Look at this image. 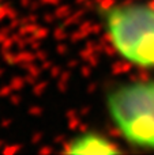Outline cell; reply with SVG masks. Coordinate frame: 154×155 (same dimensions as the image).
<instances>
[{
	"instance_id": "obj_1",
	"label": "cell",
	"mask_w": 154,
	"mask_h": 155,
	"mask_svg": "<svg viewBox=\"0 0 154 155\" xmlns=\"http://www.w3.org/2000/svg\"><path fill=\"white\" fill-rule=\"evenodd\" d=\"M106 12L112 44L122 57L142 70L154 67V2L135 4L123 0Z\"/></svg>"
},
{
	"instance_id": "obj_2",
	"label": "cell",
	"mask_w": 154,
	"mask_h": 155,
	"mask_svg": "<svg viewBox=\"0 0 154 155\" xmlns=\"http://www.w3.org/2000/svg\"><path fill=\"white\" fill-rule=\"evenodd\" d=\"M115 125L130 144L154 150V82L132 80L108 95Z\"/></svg>"
},
{
	"instance_id": "obj_3",
	"label": "cell",
	"mask_w": 154,
	"mask_h": 155,
	"mask_svg": "<svg viewBox=\"0 0 154 155\" xmlns=\"http://www.w3.org/2000/svg\"><path fill=\"white\" fill-rule=\"evenodd\" d=\"M63 150L60 151L62 154H83V155H95V154H120L122 150L117 147L115 143L105 137L100 136L93 132H87L86 135L74 139L71 142L63 143Z\"/></svg>"
},
{
	"instance_id": "obj_4",
	"label": "cell",
	"mask_w": 154,
	"mask_h": 155,
	"mask_svg": "<svg viewBox=\"0 0 154 155\" xmlns=\"http://www.w3.org/2000/svg\"><path fill=\"white\" fill-rule=\"evenodd\" d=\"M86 11L87 10H86V8H83V7L79 8V10H76V11H74L70 16H67L65 19H63V26L68 27V26H71V25L79 23V21L83 18V15L86 14Z\"/></svg>"
},
{
	"instance_id": "obj_5",
	"label": "cell",
	"mask_w": 154,
	"mask_h": 155,
	"mask_svg": "<svg viewBox=\"0 0 154 155\" xmlns=\"http://www.w3.org/2000/svg\"><path fill=\"white\" fill-rule=\"evenodd\" d=\"M132 63L128 61V60H120V61H116L113 65H112V72L116 75V74H123V72H127V71L131 70L132 67Z\"/></svg>"
},
{
	"instance_id": "obj_6",
	"label": "cell",
	"mask_w": 154,
	"mask_h": 155,
	"mask_svg": "<svg viewBox=\"0 0 154 155\" xmlns=\"http://www.w3.org/2000/svg\"><path fill=\"white\" fill-rule=\"evenodd\" d=\"M35 60V53L27 51H19L16 53V64H23V63H33Z\"/></svg>"
},
{
	"instance_id": "obj_7",
	"label": "cell",
	"mask_w": 154,
	"mask_h": 155,
	"mask_svg": "<svg viewBox=\"0 0 154 155\" xmlns=\"http://www.w3.org/2000/svg\"><path fill=\"white\" fill-rule=\"evenodd\" d=\"M53 12L57 19H65L67 16H70L72 14V8L68 4H59V5H56V10Z\"/></svg>"
},
{
	"instance_id": "obj_8",
	"label": "cell",
	"mask_w": 154,
	"mask_h": 155,
	"mask_svg": "<svg viewBox=\"0 0 154 155\" xmlns=\"http://www.w3.org/2000/svg\"><path fill=\"white\" fill-rule=\"evenodd\" d=\"M38 23L37 22H34V23H26V25H22L21 27L18 29V33L22 35V37H27V35H30V34H34L35 33V30L38 29Z\"/></svg>"
},
{
	"instance_id": "obj_9",
	"label": "cell",
	"mask_w": 154,
	"mask_h": 155,
	"mask_svg": "<svg viewBox=\"0 0 154 155\" xmlns=\"http://www.w3.org/2000/svg\"><path fill=\"white\" fill-rule=\"evenodd\" d=\"M21 67H22V70H25L27 74H30V75H33V76H35V78H38V75L41 74V67H37V65L34 64V61L33 63H23V64H21Z\"/></svg>"
},
{
	"instance_id": "obj_10",
	"label": "cell",
	"mask_w": 154,
	"mask_h": 155,
	"mask_svg": "<svg viewBox=\"0 0 154 155\" xmlns=\"http://www.w3.org/2000/svg\"><path fill=\"white\" fill-rule=\"evenodd\" d=\"M53 37L56 41H64L65 38H70V34L65 31V26H57L53 30Z\"/></svg>"
},
{
	"instance_id": "obj_11",
	"label": "cell",
	"mask_w": 154,
	"mask_h": 155,
	"mask_svg": "<svg viewBox=\"0 0 154 155\" xmlns=\"http://www.w3.org/2000/svg\"><path fill=\"white\" fill-rule=\"evenodd\" d=\"M10 84H11V87H12V90H14V91H21L22 88H23V86L26 84V82H25V78L14 76L12 79H11Z\"/></svg>"
},
{
	"instance_id": "obj_12",
	"label": "cell",
	"mask_w": 154,
	"mask_h": 155,
	"mask_svg": "<svg viewBox=\"0 0 154 155\" xmlns=\"http://www.w3.org/2000/svg\"><path fill=\"white\" fill-rule=\"evenodd\" d=\"M21 150H22L21 144H5L2 150V154L3 155H15Z\"/></svg>"
},
{
	"instance_id": "obj_13",
	"label": "cell",
	"mask_w": 154,
	"mask_h": 155,
	"mask_svg": "<svg viewBox=\"0 0 154 155\" xmlns=\"http://www.w3.org/2000/svg\"><path fill=\"white\" fill-rule=\"evenodd\" d=\"M2 59H3V61L8 65H15L16 64V53H12L11 51L2 52Z\"/></svg>"
},
{
	"instance_id": "obj_14",
	"label": "cell",
	"mask_w": 154,
	"mask_h": 155,
	"mask_svg": "<svg viewBox=\"0 0 154 155\" xmlns=\"http://www.w3.org/2000/svg\"><path fill=\"white\" fill-rule=\"evenodd\" d=\"M89 35L90 34H87L86 31H82V30L78 29L76 31H74L70 34V41L71 42H79V41H82V40H86Z\"/></svg>"
},
{
	"instance_id": "obj_15",
	"label": "cell",
	"mask_w": 154,
	"mask_h": 155,
	"mask_svg": "<svg viewBox=\"0 0 154 155\" xmlns=\"http://www.w3.org/2000/svg\"><path fill=\"white\" fill-rule=\"evenodd\" d=\"M46 87H48V82H46V80L35 83V84L33 86V94H34V95H41V94H44V91L46 90Z\"/></svg>"
},
{
	"instance_id": "obj_16",
	"label": "cell",
	"mask_w": 154,
	"mask_h": 155,
	"mask_svg": "<svg viewBox=\"0 0 154 155\" xmlns=\"http://www.w3.org/2000/svg\"><path fill=\"white\" fill-rule=\"evenodd\" d=\"M33 35H34L35 40H41V41H42V40H45V38L49 35V29H48V27H45V26H40L37 30H35V33Z\"/></svg>"
},
{
	"instance_id": "obj_17",
	"label": "cell",
	"mask_w": 154,
	"mask_h": 155,
	"mask_svg": "<svg viewBox=\"0 0 154 155\" xmlns=\"http://www.w3.org/2000/svg\"><path fill=\"white\" fill-rule=\"evenodd\" d=\"M95 3L98 4V7L104 11H108L111 10L112 7H115L116 4V0H95Z\"/></svg>"
},
{
	"instance_id": "obj_18",
	"label": "cell",
	"mask_w": 154,
	"mask_h": 155,
	"mask_svg": "<svg viewBox=\"0 0 154 155\" xmlns=\"http://www.w3.org/2000/svg\"><path fill=\"white\" fill-rule=\"evenodd\" d=\"M14 45H15V41L12 40L11 35H8V37L0 44V49H2V52H7V51H11V48H12Z\"/></svg>"
},
{
	"instance_id": "obj_19",
	"label": "cell",
	"mask_w": 154,
	"mask_h": 155,
	"mask_svg": "<svg viewBox=\"0 0 154 155\" xmlns=\"http://www.w3.org/2000/svg\"><path fill=\"white\" fill-rule=\"evenodd\" d=\"M68 120V129L70 131H78L79 125H81V118L79 116H75V117H71V118H67Z\"/></svg>"
},
{
	"instance_id": "obj_20",
	"label": "cell",
	"mask_w": 154,
	"mask_h": 155,
	"mask_svg": "<svg viewBox=\"0 0 154 155\" xmlns=\"http://www.w3.org/2000/svg\"><path fill=\"white\" fill-rule=\"evenodd\" d=\"M10 8H11V3L10 2H3V4L0 5V22H2L3 19L7 18V12H8Z\"/></svg>"
},
{
	"instance_id": "obj_21",
	"label": "cell",
	"mask_w": 154,
	"mask_h": 155,
	"mask_svg": "<svg viewBox=\"0 0 154 155\" xmlns=\"http://www.w3.org/2000/svg\"><path fill=\"white\" fill-rule=\"evenodd\" d=\"M92 26H93V22L92 21H82L81 23H79V30H82V31H86L87 34L92 35Z\"/></svg>"
},
{
	"instance_id": "obj_22",
	"label": "cell",
	"mask_w": 154,
	"mask_h": 155,
	"mask_svg": "<svg viewBox=\"0 0 154 155\" xmlns=\"http://www.w3.org/2000/svg\"><path fill=\"white\" fill-rule=\"evenodd\" d=\"M12 91H14V90H12V87H11V84L3 86V87H0V97H2V98H5V97H10Z\"/></svg>"
},
{
	"instance_id": "obj_23",
	"label": "cell",
	"mask_w": 154,
	"mask_h": 155,
	"mask_svg": "<svg viewBox=\"0 0 154 155\" xmlns=\"http://www.w3.org/2000/svg\"><path fill=\"white\" fill-rule=\"evenodd\" d=\"M27 113H29L30 116H35V117H37V116L42 114V107L37 106V105H35V106H30L29 110H27Z\"/></svg>"
},
{
	"instance_id": "obj_24",
	"label": "cell",
	"mask_w": 154,
	"mask_h": 155,
	"mask_svg": "<svg viewBox=\"0 0 154 155\" xmlns=\"http://www.w3.org/2000/svg\"><path fill=\"white\" fill-rule=\"evenodd\" d=\"M35 53V60H38V61H45L46 57H48V53H46L45 51H42V49H38V51L34 52Z\"/></svg>"
},
{
	"instance_id": "obj_25",
	"label": "cell",
	"mask_w": 154,
	"mask_h": 155,
	"mask_svg": "<svg viewBox=\"0 0 154 155\" xmlns=\"http://www.w3.org/2000/svg\"><path fill=\"white\" fill-rule=\"evenodd\" d=\"M44 22L45 23H48V25H52L55 21H56V15H55V12H46V14H44Z\"/></svg>"
},
{
	"instance_id": "obj_26",
	"label": "cell",
	"mask_w": 154,
	"mask_h": 155,
	"mask_svg": "<svg viewBox=\"0 0 154 155\" xmlns=\"http://www.w3.org/2000/svg\"><path fill=\"white\" fill-rule=\"evenodd\" d=\"M62 67H59V65H55L53 64V67L49 70V74H51V76L52 78H57V76H60L62 75Z\"/></svg>"
},
{
	"instance_id": "obj_27",
	"label": "cell",
	"mask_w": 154,
	"mask_h": 155,
	"mask_svg": "<svg viewBox=\"0 0 154 155\" xmlns=\"http://www.w3.org/2000/svg\"><path fill=\"white\" fill-rule=\"evenodd\" d=\"M92 65H89V64H85V65H82L81 67V75L82 76H85V78H89L90 76V74H92Z\"/></svg>"
},
{
	"instance_id": "obj_28",
	"label": "cell",
	"mask_w": 154,
	"mask_h": 155,
	"mask_svg": "<svg viewBox=\"0 0 154 155\" xmlns=\"http://www.w3.org/2000/svg\"><path fill=\"white\" fill-rule=\"evenodd\" d=\"M52 153H53L52 146H42L41 148H38V154L40 155H51Z\"/></svg>"
},
{
	"instance_id": "obj_29",
	"label": "cell",
	"mask_w": 154,
	"mask_h": 155,
	"mask_svg": "<svg viewBox=\"0 0 154 155\" xmlns=\"http://www.w3.org/2000/svg\"><path fill=\"white\" fill-rule=\"evenodd\" d=\"M21 26H22V23H21V18L11 19V21H10V25H8V27H10L11 30H16V29H19Z\"/></svg>"
},
{
	"instance_id": "obj_30",
	"label": "cell",
	"mask_w": 154,
	"mask_h": 155,
	"mask_svg": "<svg viewBox=\"0 0 154 155\" xmlns=\"http://www.w3.org/2000/svg\"><path fill=\"white\" fill-rule=\"evenodd\" d=\"M98 61H100V59H98V54H97V53H93L92 56H90L89 59H87V61H86V63H87L89 65H92L93 68H94L95 65L98 64Z\"/></svg>"
},
{
	"instance_id": "obj_31",
	"label": "cell",
	"mask_w": 154,
	"mask_h": 155,
	"mask_svg": "<svg viewBox=\"0 0 154 155\" xmlns=\"http://www.w3.org/2000/svg\"><path fill=\"white\" fill-rule=\"evenodd\" d=\"M56 52H57V54H60V56H63V54H65L68 52V46L65 45V44H63V42H60L59 45L56 46Z\"/></svg>"
},
{
	"instance_id": "obj_32",
	"label": "cell",
	"mask_w": 154,
	"mask_h": 155,
	"mask_svg": "<svg viewBox=\"0 0 154 155\" xmlns=\"http://www.w3.org/2000/svg\"><path fill=\"white\" fill-rule=\"evenodd\" d=\"M100 41H101V42H104V44H112V34L109 31L104 33V34L101 35Z\"/></svg>"
},
{
	"instance_id": "obj_33",
	"label": "cell",
	"mask_w": 154,
	"mask_h": 155,
	"mask_svg": "<svg viewBox=\"0 0 154 155\" xmlns=\"http://www.w3.org/2000/svg\"><path fill=\"white\" fill-rule=\"evenodd\" d=\"M41 4H42V3H41V0H33V2L30 3V5H29L30 11H32V12H35V11L41 7Z\"/></svg>"
},
{
	"instance_id": "obj_34",
	"label": "cell",
	"mask_w": 154,
	"mask_h": 155,
	"mask_svg": "<svg viewBox=\"0 0 154 155\" xmlns=\"http://www.w3.org/2000/svg\"><path fill=\"white\" fill-rule=\"evenodd\" d=\"M8 98H10V102H11L12 105H19V104L22 102L21 95H18V94H11Z\"/></svg>"
},
{
	"instance_id": "obj_35",
	"label": "cell",
	"mask_w": 154,
	"mask_h": 155,
	"mask_svg": "<svg viewBox=\"0 0 154 155\" xmlns=\"http://www.w3.org/2000/svg\"><path fill=\"white\" fill-rule=\"evenodd\" d=\"M42 136H44L42 132H35L32 137V144H38L41 142V139H42Z\"/></svg>"
},
{
	"instance_id": "obj_36",
	"label": "cell",
	"mask_w": 154,
	"mask_h": 155,
	"mask_svg": "<svg viewBox=\"0 0 154 155\" xmlns=\"http://www.w3.org/2000/svg\"><path fill=\"white\" fill-rule=\"evenodd\" d=\"M7 18L10 19H15V18H19V14H18V11L15 10V8H12L11 7L10 10H8V12H7Z\"/></svg>"
},
{
	"instance_id": "obj_37",
	"label": "cell",
	"mask_w": 154,
	"mask_h": 155,
	"mask_svg": "<svg viewBox=\"0 0 154 155\" xmlns=\"http://www.w3.org/2000/svg\"><path fill=\"white\" fill-rule=\"evenodd\" d=\"M40 67H41V70H42V71L51 70V68L53 67V63H52L51 60H48V59H46L45 61H42V63H41V65H40Z\"/></svg>"
},
{
	"instance_id": "obj_38",
	"label": "cell",
	"mask_w": 154,
	"mask_h": 155,
	"mask_svg": "<svg viewBox=\"0 0 154 155\" xmlns=\"http://www.w3.org/2000/svg\"><path fill=\"white\" fill-rule=\"evenodd\" d=\"M101 30H102V26H101L100 23H93V26H92V35L100 34Z\"/></svg>"
},
{
	"instance_id": "obj_39",
	"label": "cell",
	"mask_w": 154,
	"mask_h": 155,
	"mask_svg": "<svg viewBox=\"0 0 154 155\" xmlns=\"http://www.w3.org/2000/svg\"><path fill=\"white\" fill-rule=\"evenodd\" d=\"M30 49L32 51H38V49H41V40H34L33 42H30Z\"/></svg>"
},
{
	"instance_id": "obj_40",
	"label": "cell",
	"mask_w": 154,
	"mask_h": 155,
	"mask_svg": "<svg viewBox=\"0 0 154 155\" xmlns=\"http://www.w3.org/2000/svg\"><path fill=\"white\" fill-rule=\"evenodd\" d=\"M35 79H37V78L35 76H33V75H30V74H27L26 76H25V82H26V84H32V86H34L35 83Z\"/></svg>"
},
{
	"instance_id": "obj_41",
	"label": "cell",
	"mask_w": 154,
	"mask_h": 155,
	"mask_svg": "<svg viewBox=\"0 0 154 155\" xmlns=\"http://www.w3.org/2000/svg\"><path fill=\"white\" fill-rule=\"evenodd\" d=\"M70 75H71L70 70L63 71L62 75H60V79H59V80H62V82H67V83H68V80H70Z\"/></svg>"
},
{
	"instance_id": "obj_42",
	"label": "cell",
	"mask_w": 154,
	"mask_h": 155,
	"mask_svg": "<svg viewBox=\"0 0 154 155\" xmlns=\"http://www.w3.org/2000/svg\"><path fill=\"white\" fill-rule=\"evenodd\" d=\"M82 5H83V8H86V10H92V8L95 5V0H86Z\"/></svg>"
},
{
	"instance_id": "obj_43",
	"label": "cell",
	"mask_w": 154,
	"mask_h": 155,
	"mask_svg": "<svg viewBox=\"0 0 154 155\" xmlns=\"http://www.w3.org/2000/svg\"><path fill=\"white\" fill-rule=\"evenodd\" d=\"M57 88H59L60 93H65V91H67V82H62V80H59V83H57Z\"/></svg>"
},
{
	"instance_id": "obj_44",
	"label": "cell",
	"mask_w": 154,
	"mask_h": 155,
	"mask_svg": "<svg viewBox=\"0 0 154 155\" xmlns=\"http://www.w3.org/2000/svg\"><path fill=\"white\" fill-rule=\"evenodd\" d=\"M78 64H79V61L76 59H71L70 61L67 63V67L70 68V70H72V68H75V67H78Z\"/></svg>"
},
{
	"instance_id": "obj_45",
	"label": "cell",
	"mask_w": 154,
	"mask_h": 155,
	"mask_svg": "<svg viewBox=\"0 0 154 155\" xmlns=\"http://www.w3.org/2000/svg\"><path fill=\"white\" fill-rule=\"evenodd\" d=\"M42 4H49V5H59L60 0H41Z\"/></svg>"
},
{
	"instance_id": "obj_46",
	"label": "cell",
	"mask_w": 154,
	"mask_h": 155,
	"mask_svg": "<svg viewBox=\"0 0 154 155\" xmlns=\"http://www.w3.org/2000/svg\"><path fill=\"white\" fill-rule=\"evenodd\" d=\"M89 112H90V107L89 106H83L81 110H79V116H81V117H85V116L89 114Z\"/></svg>"
},
{
	"instance_id": "obj_47",
	"label": "cell",
	"mask_w": 154,
	"mask_h": 155,
	"mask_svg": "<svg viewBox=\"0 0 154 155\" xmlns=\"http://www.w3.org/2000/svg\"><path fill=\"white\" fill-rule=\"evenodd\" d=\"M64 142H65L64 135H59V136L55 137V143H56V144H63Z\"/></svg>"
},
{
	"instance_id": "obj_48",
	"label": "cell",
	"mask_w": 154,
	"mask_h": 155,
	"mask_svg": "<svg viewBox=\"0 0 154 155\" xmlns=\"http://www.w3.org/2000/svg\"><path fill=\"white\" fill-rule=\"evenodd\" d=\"M11 123H12L11 118H4V120H2V124H0V125H2L3 128H8V127L11 125Z\"/></svg>"
},
{
	"instance_id": "obj_49",
	"label": "cell",
	"mask_w": 154,
	"mask_h": 155,
	"mask_svg": "<svg viewBox=\"0 0 154 155\" xmlns=\"http://www.w3.org/2000/svg\"><path fill=\"white\" fill-rule=\"evenodd\" d=\"M95 88H97V84H95V82L90 83V84L87 86V93H89V94H93V93L95 91Z\"/></svg>"
},
{
	"instance_id": "obj_50",
	"label": "cell",
	"mask_w": 154,
	"mask_h": 155,
	"mask_svg": "<svg viewBox=\"0 0 154 155\" xmlns=\"http://www.w3.org/2000/svg\"><path fill=\"white\" fill-rule=\"evenodd\" d=\"M65 116H67V118H71V117H75V116H78V112H76L75 109H70L67 113H65Z\"/></svg>"
},
{
	"instance_id": "obj_51",
	"label": "cell",
	"mask_w": 154,
	"mask_h": 155,
	"mask_svg": "<svg viewBox=\"0 0 154 155\" xmlns=\"http://www.w3.org/2000/svg\"><path fill=\"white\" fill-rule=\"evenodd\" d=\"M78 131L81 132V134H85V132L87 131V124H85V123H81V125H79Z\"/></svg>"
},
{
	"instance_id": "obj_52",
	"label": "cell",
	"mask_w": 154,
	"mask_h": 155,
	"mask_svg": "<svg viewBox=\"0 0 154 155\" xmlns=\"http://www.w3.org/2000/svg\"><path fill=\"white\" fill-rule=\"evenodd\" d=\"M32 2H33V0H19V3H21L22 7H29Z\"/></svg>"
},
{
	"instance_id": "obj_53",
	"label": "cell",
	"mask_w": 154,
	"mask_h": 155,
	"mask_svg": "<svg viewBox=\"0 0 154 155\" xmlns=\"http://www.w3.org/2000/svg\"><path fill=\"white\" fill-rule=\"evenodd\" d=\"M86 2V0H75V4H78V5H82L83 3Z\"/></svg>"
},
{
	"instance_id": "obj_54",
	"label": "cell",
	"mask_w": 154,
	"mask_h": 155,
	"mask_svg": "<svg viewBox=\"0 0 154 155\" xmlns=\"http://www.w3.org/2000/svg\"><path fill=\"white\" fill-rule=\"evenodd\" d=\"M3 74H4V70H3V68H0V76H2Z\"/></svg>"
},
{
	"instance_id": "obj_55",
	"label": "cell",
	"mask_w": 154,
	"mask_h": 155,
	"mask_svg": "<svg viewBox=\"0 0 154 155\" xmlns=\"http://www.w3.org/2000/svg\"><path fill=\"white\" fill-rule=\"evenodd\" d=\"M2 146H3V140H0V147H2Z\"/></svg>"
},
{
	"instance_id": "obj_56",
	"label": "cell",
	"mask_w": 154,
	"mask_h": 155,
	"mask_svg": "<svg viewBox=\"0 0 154 155\" xmlns=\"http://www.w3.org/2000/svg\"><path fill=\"white\" fill-rule=\"evenodd\" d=\"M3 4V0H0V5H2Z\"/></svg>"
}]
</instances>
